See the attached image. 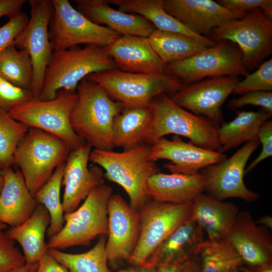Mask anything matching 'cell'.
Here are the masks:
<instances>
[{"label":"cell","mask_w":272,"mask_h":272,"mask_svg":"<svg viewBox=\"0 0 272 272\" xmlns=\"http://www.w3.org/2000/svg\"><path fill=\"white\" fill-rule=\"evenodd\" d=\"M77 93L70 115L73 130L94 149L112 150L113 123L123 105L113 100L100 85L85 78L79 83Z\"/></svg>","instance_id":"obj_1"},{"label":"cell","mask_w":272,"mask_h":272,"mask_svg":"<svg viewBox=\"0 0 272 272\" xmlns=\"http://www.w3.org/2000/svg\"><path fill=\"white\" fill-rule=\"evenodd\" d=\"M150 145L142 144L117 152L92 150L89 161L104 169L109 180L121 186L129 198V205L140 211L151 199L146 190L149 178L160 172L156 162L149 159Z\"/></svg>","instance_id":"obj_2"},{"label":"cell","mask_w":272,"mask_h":272,"mask_svg":"<svg viewBox=\"0 0 272 272\" xmlns=\"http://www.w3.org/2000/svg\"><path fill=\"white\" fill-rule=\"evenodd\" d=\"M117 69L104 47L93 44L53 51L46 69L39 99H54L58 91H77L79 83L88 75Z\"/></svg>","instance_id":"obj_3"},{"label":"cell","mask_w":272,"mask_h":272,"mask_svg":"<svg viewBox=\"0 0 272 272\" xmlns=\"http://www.w3.org/2000/svg\"><path fill=\"white\" fill-rule=\"evenodd\" d=\"M152 123L145 144L151 145L164 136L173 134L187 138L192 144L219 152L217 129L205 117L195 115L176 104L167 94H161L149 104Z\"/></svg>","instance_id":"obj_4"},{"label":"cell","mask_w":272,"mask_h":272,"mask_svg":"<svg viewBox=\"0 0 272 272\" xmlns=\"http://www.w3.org/2000/svg\"><path fill=\"white\" fill-rule=\"evenodd\" d=\"M70 151L66 144L57 137L30 127L15 151L13 164L19 167L34 197L57 167L65 162Z\"/></svg>","instance_id":"obj_5"},{"label":"cell","mask_w":272,"mask_h":272,"mask_svg":"<svg viewBox=\"0 0 272 272\" xmlns=\"http://www.w3.org/2000/svg\"><path fill=\"white\" fill-rule=\"evenodd\" d=\"M85 79L100 85L125 108L148 106L155 97L171 95L183 86L180 80L165 73H132L118 69L92 73Z\"/></svg>","instance_id":"obj_6"},{"label":"cell","mask_w":272,"mask_h":272,"mask_svg":"<svg viewBox=\"0 0 272 272\" xmlns=\"http://www.w3.org/2000/svg\"><path fill=\"white\" fill-rule=\"evenodd\" d=\"M112 190L110 186L103 183L92 189L75 211L64 214L63 227L49 238L48 249L88 246L97 236L107 235V206Z\"/></svg>","instance_id":"obj_7"},{"label":"cell","mask_w":272,"mask_h":272,"mask_svg":"<svg viewBox=\"0 0 272 272\" xmlns=\"http://www.w3.org/2000/svg\"><path fill=\"white\" fill-rule=\"evenodd\" d=\"M78 100L77 91H58L52 99L31 100L17 106L8 112L15 120L29 128H36L57 137L71 151L85 142L73 130L70 115Z\"/></svg>","instance_id":"obj_8"},{"label":"cell","mask_w":272,"mask_h":272,"mask_svg":"<svg viewBox=\"0 0 272 272\" xmlns=\"http://www.w3.org/2000/svg\"><path fill=\"white\" fill-rule=\"evenodd\" d=\"M210 36L216 43L229 40L235 43L242 53V65L249 72L272 53V21L259 9L214 29Z\"/></svg>","instance_id":"obj_9"},{"label":"cell","mask_w":272,"mask_h":272,"mask_svg":"<svg viewBox=\"0 0 272 272\" xmlns=\"http://www.w3.org/2000/svg\"><path fill=\"white\" fill-rule=\"evenodd\" d=\"M53 11L48 27L53 51L79 44L105 47L121 35L108 27L92 22L74 8L68 0H52Z\"/></svg>","instance_id":"obj_10"},{"label":"cell","mask_w":272,"mask_h":272,"mask_svg":"<svg viewBox=\"0 0 272 272\" xmlns=\"http://www.w3.org/2000/svg\"><path fill=\"white\" fill-rule=\"evenodd\" d=\"M239 47L229 40H222L185 59L166 65L164 73L174 77L183 85L208 78L246 77L250 72L242 64Z\"/></svg>","instance_id":"obj_11"},{"label":"cell","mask_w":272,"mask_h":272,"mask_svg":"<svg viewBox=\"0 0 272 272\" xmlns=\"http://www.w3.org/2000/svg\"><path fill=\"white\" fill-rule=\"evenodd\" d=\"M191 205L192 202L175 204L150 199L139 211L140 235L128 263L144 264L157 247L190 217Z\"/></svg>","instance_id":"obj_12"},{"label":"cell","mask_w":272,"mask_h":272,"mask_svg":"<svg viewBox=\"0 0 272 272\" xmlns=\"http://www.w3.org/2000/svg\"><path fill=\"white\" fill-rule=\"evenodd\" d=\"M30 19L15 38L13 44L25 49L32 59L33 80L30 91L39 99L46 69L53 50L49 39L48 27L53 11L52 0H30Z\"/></svg>","instance_id":"obj_13"},{"label":"cell","mask_w":272,"mask_h":272,"mask_svg":"<svg viewBox=\"0 0 272 272\" xmlns=\"http://www.w3.org/2000/svg\"><path fill=\"white\" fill-rule=\"evenodd\" d=\"M259 145L257 138L246 143L230 158L201 169L199 173L208 195L222 201L232 197L248 202L258 199V193L246 187L243 177L246 163Z\"/></svg>","instance_id":"obj_14"},{"label":"cell","mask_w":272,"mask_h":272,"mask_svg":"<svg viewBox=\"0 0 272 272\" xmlns=\"http://www.w3.org/2000/svg\"><path fill=\"white\" fill-rule=\"evenodd\" d=\"M240 80L236 76L208 78L183 85L170 97L178 106L219 127L224 122L223 105Z\"/></svg>","instance_id":"obj_15"},{"label":"cell","mask_w":272,"mask_h":272,"mask_svg":"<svg viewBox=\"0 0 272 272\" xmlns=\"http://www.w3.org/2000/svg\"><path fill=\"white\" fill-rule=\"evenodd\" d=\"M108 235L106 242L108 264L117 269L128 261L137 245L141 231L139 212L119 194L108 202Z\"/></svg>","instance_id":"obj_16"},{"label":"cell","mask_w":272,"mask_h":272,"mask_svg":"<svg viewBox=\"0 0 272 272\" xmlns=\"http://www.w3.org/2000/svg\"><path fill=\"white\" fill-rule=\"evenodd\" d=\"M92 149L84 142L70 151L65 162L62 180L64 187L62 200L64 214L75 211L92 189L104 183L102 168L96 165L88 167Z\"/></svg>","instance_id":"obj_17"},{"label":"cell","mask_w":272,"mask_h":272,"mask_svg":"<svg viewBox=\"0 0 272 272\" xmlns=\"http://www.w3.org/2000/svg\"><path fill=\"white\" fill-rule=\"evenodd\" d=\"M227 158L224 153L199 147L174 135L171 140L163 137L150 146L149 159L156 162L170 161L164 165L171 173L192 175L204 167Z\"/></svg>","instance_id":"obj_18"},{"label":"cell","mask_w":272,"mask_h":272,"mask_svg":"<svg viewBox=\"0 0 272 272\" xmlns=\"http://www.w3.org/2000/svg\"><path fill=\"white\" fill-rule=\"evenodd\" d=\"M163 8L194 33L210 35L212 30L247 12L227 8L212 0H163Z\"/></svg>","instance_id":"obj_19"},{"label":"cell","mask_w":272,"mask_h":272,"mask_svg":"<svg viewBox=\"0 0 272 272\" xmlns=\"http://www.w3.org/2000/svg\"><path fill=\"white\" fill-rule=\"evenodd\" d=\"M226 239L250 269L272 262L269 229L256 224L249 212H239Z\"/></svg>","instance_id":"obj_20"},{"label":"cell","mask_w":272,"mask_h":272,"mask_svg":"<svg viewBox=\"0 0 272 272\" xmlns=\"http://www.w3.org/2000/svg\"><path fill=\"white\" fill-rule=\"evenodd\" d=\"M104 48L120 71L141 74L164 73L166 64L156 54L147 37L121 35Z\"/></svg>","instance_id":"obj_21"},{"label":"cell","mask_w":272,"mask_h":272,"mask_svg":"<svg viewBox=\"0 0 272 272\" xmlns=\"http://www.w3.org/2000/svg\"><path fill=\"white\" fill-rule=\"evenodd\" d=\"M76 9L92 22L105 26L121 35L148 37L156 29L143 17L113 9L108 0H74Z\"/></svg>","instance_id":"obj_22"},{"label":"cell","mask_w":272,"mask_h":272,"mask_svg":"<svg viewBox=\"0 0 272 272\" xmlns=\"http://www.w3.org/2000/svg\"><path fill=\"white\" fill-rule=\"evenodd\" d=\"M4 184L0 193V222L14 227L25 222L38 205L19 170H2Z\"/></svg>","instance_id":"obj_23"},{"label":"cell","mask_w":272,"mask_h":272,"mask_svg":"<svg viewBox=\"0 0 272 272\" xmlns=\"http://www.w3.org/2000/svg\"><path fill=\"white\" fill-rule=\"evenodd\" d=\"M205 241L203 230L190 216L157 247L145 263L156 266L196 257Z\"/></svg>","instance_id":"obj_24"},{"label":"cell","mask_w":272,"mask_h":272,"mask_svg":"<svg viewBox=\"0 0 272 272\" xmlns=\"http://www.w3.org/2000/svg\"><path fill=\"white\" fill-rule=\"evenodd\" d=\"M238 213L234 204L201 193L192 201L190 217L206 232L208 240L215 242L226 238Z\"/></svg>","instance_id":"obj_25"},{"label":"cell","mask_w":272,"mask_h":272,"mask_svg":"<svg viewBox=\"0 0 272 272\" xmlns=\"http://www.w3.org/2000/svg\"><path fill=\"white\" fill-rule=\"evenodd\" d=\"M146 190L154 200L183 204L192 202L205 191V182L199 173L187 175L159 172L149 178Z\"/></svg>","instance_id":"obj_26"},{"label":"cell","mask_w":272,"mask_h":272,"mask_svg":"<svg viewBox=\"0 0 272 272\" xmlns=\"http://www.w3.org/2000/svg\"><path fill=\"white\" fill-rule=\"evenodd\" d=\"M50 224V216L45 207L38 203L31 216L23 223L10 227L5 232L9 238L21 246L26 263L39 261L47 252L45 236Z\"/></svg>","instance_id":"obj_27"},{"label":"cell","mask_w":272,"mask_h":272,"mask_svg":"<svg viewBox=\"0 0 272 272\" xmlns=\"http://www.w3.org/2000/svg\"><path fill=\"white\" fill-rule=\"evenodd\" d=\"M152 123L150 105L123 108L114 119L112 140L114 147L127 150L145 144Z\"/></svg>","instance_id":"obj_28"},{"label":"cell","mask_w":272,"mask_h":272,"mask_svg":"<svg viewBox=\"0 0 272 272\" xmlns=\"http://www.w3.org/2000/svg\"><path fill=\"white\" fill-rule=\"evenodd\" d=\"M236 114L232 120L223 122L217 129L220 153L257 138L261 124L271 116L261 108L256 111H237Z\"/></svg>","instance_id":"obj_29"},{"label":"cell","mask_w":272,"mask_h":272,"mask_svg":"<svg viewBox=\"0 0 272 272\" xmlns=\"http://www.w3.org/2000/svg\"><path fill=\"white\" fill-rule=\"evenodd\" d=\"M110 4L118 7L122 12L140 15L162 31L178 32L192 36L216 45L207 37L198 35L187 28L178 20L169 15L163 8V0H108Z\"/></svg>","instance_id":"obj_30"},{"label":"cell","mask_w":272,"mask_h":272,"mask_svg":"<svg viewBox=\"0 0 272 272\" xmlns=\"http://www.w3.org/2000/svg\"><path fill=\"white\" fill-rule=\"evenodd\" d=\"M148 38L154 50L166 64L189 58L214 46L186 34L156 29Z\"/></svg>","instance_id":"obj_31"},{"label":"cell","mask_w":272,"mask_h":272,"mask_svg":"<svg viewBox=\"0 0 272 272\" xmlns=\"http://www.w3.org/2000/svg\"><path fill=\"white\" fill-rule=\"evenodd\" d=\"M198 258L200 272H240L245 266L226 238L215 242L205 240Z\"/></svg>","instance_id":"obj_32"},{"label":"cell","mask_w":272,"mask_h":272,"mask_svg":"<svg viewBox=\"0 0 272 272\" xmlns=\"http://www.w3.org/2000/svg\"><path fill=\"white\" fill-rule=\"evenodd\" d=\"M105 236H100L94 246L84 253L72 254L52 248L48 249L47 253L69 272H111L108 267Z\"/></svg>","instance_id":"obj_33"},{"label":"cell","mask_w":272,"mask_h":272,"mask_svg":"<svg viewBox=\"0 0 272 272\" xmlns=\"http://www.w3.org/2000/svg\"><path fill=\"white\" fill-rule=\"evenodd\" d=\"M0 76L17 87L30 90L33 67L28 52L13 43L8 46L0 53Z\"/></svg>","instance_id":"obj_34"},{"label":"cell","mask_w":272,"mask_h":272,"mask_svg":"<svg viewBox=\"0 0 272 272\" xmlns=\"http://www.w3.org/2000/svg\"><path fill=\"white\" fill-rule=\"evenodd\" d=\"M65 162L55 169L48 181L36 192L34 197L38 203L43 205L50 216L47 235L50 238L57 234L64 224L60 189Z\"/></svg>","instance_id":"obj_35"},{"label":"cell","mask_w":272,"mask_h":272,"mask_svg":"<svg viewBox=\"0 0 272 272\" xmlns=\"http://www.w3.org/2000/svg\"><path fill=\"white\" fill-rule=\"evenodd\" d=\"M29 127L0 108V169L11 167L15 151Z\"/></svg>","instance_id":"obj_36"},{"label":"cell","mask_w":272,"mask_h":272,"mask_svg":"<svg viewBox=\"0 0 272 272\" xmlns=\"http://www.w3.org/2000/svg\"><path fill=\"white\" fill-rule=\"evenodd\" d=\"M254 91H272V59L262 62L257 70L238 82L233 93L242 95Z\"/></svg>","instance_id":"obj_37"},{"label":"cell","mask_w":272,"mask_h":272,"mask_svg":"<svg viewBox=\"0 0 272 272\" xmlns=\"http://www.w3.org/2000/svg\"><path fill=\"white\" fill-rule=\"evenodd\" d=\"M26 264L23 254L16 242L0 230V272H14Z\"/></svg>","instance_id":"obj_38"},{"label":"cell","mask_w":272,"mask_h":272,"mask_svg":"<svg viewBox=\"0 0 272 272\" xmlns=\"http://www.w3.org/2000/svg\"><path fill=\"white\" fill-rule=\"evenodd\" d=\"M34 98L30 90L17 87L0 76V108L7 112Z\"/></svg>","instance_id":"obj_39"},{"label":"cell","mask_w":272,"mask_h":272,"mask_svg":"<svg viewBox=\"0 0 272 272\" xmlns=\"http://www.w3.org/2000/svg\"><path fill=\"white\" fill-rule=\"evenodd\" d=\"M248 105L259 106L272 114V91L250 92L230 100L227 106L231 110L241 109Z\"/></svg>","instance_id":"obj_40"},{"label":"cell","mask_w":272,"mask_h":272,"mask_svg":"<svg viewBox=\"0 0 272 272\" xmlns=\"http://www.w3.org/2000/svg\"><path fill=\"white\" fill-rule=\"evenodd\" d=\"M28 21V16L21 12L0 27V53L13 42Z\"/></svg>","instance_id":"obj_41"},{"label":"cell","mask_w":272,"mask_h":272,"mask_svg":"<svg viewBox=\"0 0 272 272\" xmlns=\"http://www.w3.org/2000/svg\"><path fill=\"white\" fill-rule=\"evenodd\" d=\"M257 138L262 144V149L259 155L245 169V174L250 172L260 162L272 155V120H267L261 125Z\"/></svg>","instance_id":"obj_42"},{"label":"cell","mask_w":272,"mask_h":272,"mask_svg":"<svg viewBox=\"0 0 272 272\" xmlns=\"http://www.w3.org/2000/svg\"><path fill=\"white\" fill-rule=\"evenodd\" d=\"M217 2L227 8L246 12L259 9L272 20L271 0H218Z\"/></svg>","instance_id":"obj_43"},{"label":"cell","mask_w":272,"mask_h":272,"mask_svg":"<svg viewBox=\"0 0 272 272\" xmlns=\"http://www.w3.org/2000/svg\"><path fill=\"white\" fill-rule=\"evenodd\" d=\"M155 272H200L198 256L183 261L158 264Z\"/></svg>","instance_id":"obj_44"},{"label":"cell","mask_w":272,"mask_h":272,"mask_svg":"<svg viewBox=\"0 0 272 272\" xmlns=\"http://www.w3.org/2000/svg\"><path fill=\"white\" fill-rule=\"evenodd\" d=\"M36 272H69L67 268L58 262L47 252L38 261Z\"/></svg>","instance_id":"obj_45"},{"label":"cell","mask_w":272,"mask_h":272,"mask_svg":"<svg viewBox=\"0 0 272 272\" xmlns=\"http://www.w3.org/2000/svg\"><path fill=\"white\" fill-rule=\"evenodd\" d=\"M26 0H0V18L8 17L9 19L21 13Z\"/></svg>","instance_id":"obj_46"},{"label":"cell","mask_w":272,"mask_h":272,"mask_svg":"<svg viewBox=\"0 0 272 272\" xmlns=\"http://www.w3.org/2000/svg\"><path fill=\"white\" fill-rule=\"evenodd\" d=\"M156 266L144 263L142 265H131L126 268L119 270L116 272H155Z\"/></svg>","instance_id":"obj_47"},{"label":"cell","mask_w":272,"mask_h":272,"mask_svg":"<svg viewBox=\"0 0 272 272\" xmlns=\"http://www.w3.org/2000/svg\"><path fill=\"white\" fill-rule=\"evenodd\" d=\"M255 222L257 224L264 226L269 229H272V218L269 215H265Z\"/></svg>","instance_id":"obj_48"},{"label":"cell","mask_w":272,"mask_h":272,"mask_svg":"<svg viewBox=\"0 0 272 272\" xmlns=\"http://www.w3.org/2000/svg\"><path fill=\"white\" fill-rule=\"evenodd\" d=\"M38 266V262L35 263H26L23 266L14 272H36Z\"/></svg>","instance_id":"obj_49"},{"label":"cell","mask_w":272,"mask_h":272,"mask_svg":"<svg viewBox=\"0 0 272 272\" xmlns=\"http://www.w3.org/2000/svg\"><path fill=\"white\" fill-rule=\"evenodd\" d=\"M250 269L252 272H272V262Z\"/></svg>","instance_id":"obj_50"},{"label":"cell","mask_w":272,"mask_h":272,"mask_svg":"<svg viewBox=\"0 0 272 272\" xmlns=\"http://www.w3.org/2000/svg\"><path fill=\"white\" fill-rule=\"evenodd\" d=\"M4 184V177L2 173V170L0 169V193L2 191Z\"/></svg>","instance_id":"obj_51"},{"label":"cell","mask_w":272,"mask_h":272,"mask_svg":"<svg viewBox=\"0 0 272 272\" xmlns=\"http://www.w3.org/2000/svg\"><path fill=\"white\" fill-rule=\"evenodd\" d=\"M9 227L6 224L0 222V230H6Z\"/></svg>","instance_id":"obj_52"},{"label":"cell","mask_w":272,"mask_h":272,"mask_svg":"<svg viewBox=\"0 0 272 272\" xmlns=\"http://www.w3.org/2000/svg\"><path fill=\"white\" fill-rule=\"evenodd\" d=\"M240 272H252V270L248 267L244 266L242 267Z\"/></svg>","instance_id":"obj_53"}]
</instances>
